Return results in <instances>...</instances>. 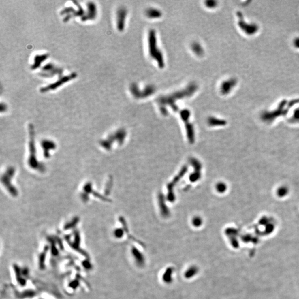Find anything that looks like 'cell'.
<instances>
[{
	"label": "cell",
	"mask_w": 299,
	"mask_h": 299,
	"mask_svg": "<svg viewBox=\"0 0 299 299\" xmlns=\"http://www.w3.org/2000/svg\"><path fill=\"white\" fill-rule=\"evenodd\" d=\"M148 43L149 52L150 56H151L155 60L156 59L160 67H163L164 65L163 56L161 52L157 47L156 34L155 31L153 30L150 31L149 33Z\"/></svg>",
	"instance_id": "6da1fadb"
},
{
	"label": "cell",
	"mask_w": 299,
	"mask_h": 299,
	"mask_svg": "<svg viewBox=\"0 0 299 299\" xmlns=\"http://www.w3.org/2000/svg\"><path fill=\"white\" fill-rule=\"evenodd\" d=\"M239 19V26L247 35H253L257 32L258 27L256 25L247 23L243 18V15L239 12L238 13Z\"/></svg>",
	"instance_id": "7a4b0ae2"
},
{
	"label": "cell",
	"mask_w": 299,
	"mask_h": 299,
	"mask_svg": "<svg viewBox=\"0 0 299 299\" xmlns=\"http://www.w3.org/2000/svg\"><path fill=\"white\" fill-rule=\"evenodd\" d=\"M76 76H77L76 73H73V74H70L69 76H67L66 77H62L61 79L58 80V81L56 82L55 83L52 84V85H48V86H47L46 87L43 88L41 89V91L43 92V91H50V90L55 89L56 88L59 87V86H61L62 85V84L67 82L68 81H69L70 79H73L75 77H76Z\"/></svg>",
	"instance_id": "3957f363"
},
{
	"label": "cell",
	"mask_w": 299,
	"mask_h": 299,
	"mask_svg": "<svg viewBox=\"0 0 299 299\" xmlns=\"http://www.w3.org/2000/svg\"><path fill=\"white\" fill-rule=\"evenodd\" d=\"M43 77H50V76H54V75L57 74H61L62 72V69L58 68L56 67V66L51 63H49L45 65L43 69Z\"/></svg>",
	"instance_id": "277c9868"
},
{
	"label": "cell",
	"mask_w": 299,
	"mask_h": 299,
	"mask_svg": "<svg viewBox=\"0 0 299 299\" xmlns=\"http://www.w3.org/2000/svg\"><path fill=\"white\" fill-rule=\"evenodd\" d=\"M126 14H127L126 10L124 8L119 9L118 11L117 26H118V28L119 31H123L125 26V21Z\"/></svg>",
	"instance_id": "5b68a950"
},
{
	"label": "cell",
	"mask_w": 299,
	"mask_h": 299,
	"mask_svg": "<svg viewBox=\"0 0 299 299\" xmlns=\"http://www.w3.org/2000/svg\"><path fill=\"white\" fill-rule=\"evenodd\" d=\"M236 83V80L234 79H230L224 82L223 83L222 85L221 86V92L224 94H228V93H229L234 88Z\"/></svg>",
	"instance_id": "8992f818"
},
{
	"label": "cell",
	"mask_w": 299,
	"mask_h": 299,
	"mask_svg": "<svg viewBox=\"0 0 299 299\" xmlns=\"http://www.w3.org/2000/svg\"><path fill=\"white\" fill-rule=\"evenodd\" d=\"M88 16L84 18L83 21H86L87 20H93L94 19L97 14V9L95 5L93 2H89L88 3Z\"/></svg>",
	"instance_id": "52a82bcc"
},
{
	"label": "cell",
	"mask_w": 299,
	"mask_h": 299,
	"mask_svg": "<svg viewBox=\"0 0 299 299\" xmlns=\"http://www.w3.org/2000/svg\"><path fill=\"white\" fill-rule=\"evenodd\" d=\"M48 56V54H42V55H37V56H35V63L32 65V69H35L38 68L40 67V65H41V64L42 63V62L45 61L47 58Z\"/></svg>",
	"instance_id": "ba28073f"
},
{
	"label": "cell",
	"mask_w": 299,
	"mask_h": 299,
	"mask_svg": "<svg viewBox=\"0 0 299 299\" xmlns=\"http://www.w3.org/2000/svg\"><path fill=\"white\" fill-rule=\"evenodd\" d=\"M146 14L148 17L154 18L160 17L162 15V13L160 10L156 8H149L147 10Z\"/></svg>",
	"instance_id": "9c48e42d"
},
{
	"label": "cell",
	"mask_w": 299,
	"mask_h": 299,
	"mask_svg": "<svg viewBox=\"0 0 299 299\" xmlns=\"http://www.w3.org/2000/svg\"><path fill=\"white\" fill-rule=\"evenodd\" d=\"M288 189L286 187H279L277 191V194L279 197H283L287 194Z\"/></svg>",
	"instance_id": "30bf717a"
},
{
	"label": "cell",
	"mask_w": 299,
	"mask_h": 299,
	"mask_svg": "<svg viewBox=\"0 0 299 299\" xmlns=\"http://www.w3.org/2000/svg\"><path fill=\"white\" fill-rule=\"evenodd\" d=\"M201 47L200 45H199V44H197V43H194L193 45L192 46V49L193 50V51L195 52V53L198 55H200L201 54H202V52H203V49L202 48L198 49L199 48H200Z\"/></svg>",
	"instance_id": "8fae6325"
},
{
	"label": "cell",
	"mask_w": 299,
	"mask_h": 299,
	"mask_svg": "<svg viewBox=\"0 0 299 299\" xmlns=\"http://www.w3.org/2000/svg\"><path fill=\"white\" fill-rule=\"evenodd\" d=\"M291 119L292 122H299V109H298L296 111H295L294 114Z\"/></svg>",
	"instance_id": "7c38bea8"
},
{
	"label": "cell",
	"mask_w": 299,
	"mask_h": 299,
	"mask_svg": "<svg viewBox=\"0 0 299 299\" xmlns=\"http://www.w3.org/2000/svg\"><path fill=\"white\" fill-rule=\"evenodd\" d=\"M216 1H207L206 2V5L209 8H212V7H215L216 6Z\"/></svg>",
	"instance_id": "4fadbf2b"
},
{
	"label": "cell",
	"mask_w": 299,
	"mask_h": 299,
	"mask_svg": "<svg viewBox=\"0 0 299 299\" xmlns=\"http://www.w3.org/2000/svg\"><path fill=\"white\" fill-rule=\"evenodd\" d=\"M294 45L296 48H299V38H296L294 41Z\"/></svg>",
	"instance_id": "5bb4252c"
}]
</instances>
